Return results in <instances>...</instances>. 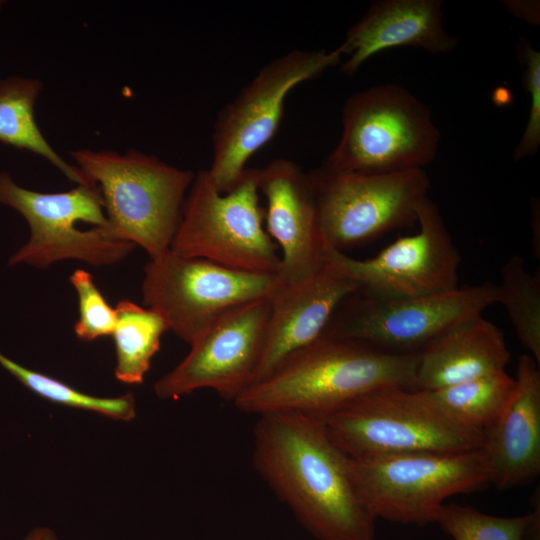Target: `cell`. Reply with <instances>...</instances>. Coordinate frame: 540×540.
<instances>
[{
  "mask_svg": "<svg viewBox=\"0 0 540 540\" xmlns=\"http://www.w3.org/2000/svg\"><path fill=\"white\" fill-rule=\"evenodd\" d=\"M257 473L317 540H374L376 519L352 486L348 457L320 419L296 413L258 416Z\"/></svg>",
  "mask_w": 540,
  "mask_h": 540,
  "instance_id": "6da1fadb",
  "label": "cell"
},
{
  "mask_svg": "<svg viewBox=\"0 0 540 540\" xmlns=\"http://www.w3.org/2000/svg\"><path fill=\"white\" fill-rule=\"evenodd\" d=\"M418 353L394 354L369 343L322 335L287 356L233 400L257 416L296 413L324 419L350 401L385 388L416 390Z\"/></svg>",
  "mask_w": 540,
  "mask_h": 540,
  "instance_id": "7a4b0ae2",
  "label": "cell"
},
{
  "mask_svg": "<svg viewBox=\"0 0 540 540\" xmlns=\"http://www.w3.org/2000/svg\"><path fill=\"white\" fill-rule=\"evenodd\" d=\"M71 156L99 189L106 217L99 228L106 237L140 246L150 258L170 250L192 171L136 150L78 149Z\"/></svg>",
  "mask_w": 540,
  "mask_h": 540,
  "instance_id": "3957f363",
  "label": "cell"
},
{
  "mask_svg": "<svg viewBox=\"0 0 540 540\" xmlns=\"http://www.w3.org/2000/svg\"><path fill=\"white\" fill-rule=\"evenodd\" d=\"M440 138L420 99L403 86L381 84L346 101L340 140L322 167L367 175L424 169L434 160Z\"/></svg>",
  "mask_w": 540,
  "mask_h": 540,
  "instance_id": "277c9868",
  "label": "cell"
},
{
  "mask_svg": "<svg viewBox=\"0 0 540 540\" xmlns=\"http://www.w3.org/2000/svg\"><path fill=\"white\" fill-rule=\"evenodd\" d=\"M348 473L359 500L375 517L403 525L435 523L453 495L491 484L484 449L410 452L348 457Z\"/></svg>",
  "mask_w": 540,
  "mask_h": 540,
  "instance_id": "5b68a950",
  "label": "cell"
},
{
  "mask_svg": "<svg viewBox=\"0 0 540 540\" xmlns=\"http://www.w3.org/2000/svg\"><path fill=\"white\" fill-rule=\"evenodd\" d=\"M322 422L349 458L481 448L483 431L454 420L420 390L385 388L362 395Z\"/></svg>",
  "mask_w": 540,
  "mask_h": 540,
  "instance_id": "8992f818",
  "label": "cell"
},
{
  "mask_svg": "<svg viewBox=\"0 0 540 540\" xmlns=\"http://www.w3.org/2000/svg\"><path fill=\"white\" fill-rule=\"evenodd\" d=\"M256 169L220 192L208 170L195 174L170 250L250 273L278 274L281 256L263 223Z\"/></svg>",
  "mask_w": 540,
  "mask_h": 540,
  "instance_id": "52a82bcc",
  "label": "cell"
},
{
  "mask_svg": "<svg viewBox=\"0 0 540 540\" xmlns=\"http://www.w3.org/2000/svg\"><path fill=\"white\" fill-rule=\"evenodd\" d=\"M0 204L16 210L30 228L29 240L9 259L45 269L76 259L107 266L124 259L135 246L106 237L103 200L97 186L76 185L57 193H42L18 185L10 173L0 172Z\"/></svg>",
  "mask_w": 540,
  "mask_h": 540,
  "instance_id": "ba28073f",
  "label": "cell"
},
{
  "mask_svg": "<svg viewBox=\"0 0 540 540\" xmlns=\"http://www.w3.org/2000/svg\"><path fill=\"white\" fill-rule=\"evenodd\" d=\"M342 58L340 50H292L265 65L220 112L213 130L208 173L226 193L240 181L249 159L278 131L289 93Z\"/></svg>",
  "mask_w": 540,
  "mask_h": 540,
  "instance_id": "9c48e42d",
  "label": "cell"
},
{
  "mask_svg": "<svg viewBox=\"0 0 540 540\" xmlns=\"http://www.w3.org/2000/svg\"><path fill=\"white\" fill-rule=\"evenodd\" d=\"M495 303L497 285L490 281L414 298H385L357 290L341 302L323 334L363 341L394 354L419 353Z\"/></svg>",
  "mask_w": 540,
  "mask_h": 540,
  "instance_id": "30bf717a",
  "label": "cell"
},
{
  "mask_svg": "<svg viewBox=\"0 0 540 540\" xmlns=\"http://www.w3.org/2000/svg\"><path fill=\"white\" fill-rule=\"evenodd\" d=\"M277 285V274L238 271L168 250L145 265L141 290L144 305L191 345L230 309L270 299Z\"/></svg>",
  "mask_w": 540,
  "mask_h": 540,
  "instance_id": "8fae6325",
  "label": "cell"
},
{
  "mask_svg": "<svg viewBox=\"0 0 540 540\" xmlns=\"http://www.w3.org/2000/svg\"><path fill=\"white\" fill-rule=\"evenodd\" d=\"M309 174L323 238L341 252L413 226L430 188L424 169L367 175L321 167Z\"/></svg>",
  "mask_w": 540,
  "mask_h": 540,
  "instance_id": "7c38bea8",
  "label": "cell"
},
{
  "mask_svg": "<svg viewBox=\"0 0 540 540\" xmlns=\"http://www.w3.org/2000/svg\"><path fill=\"white\" fill-rule=\"evenodd\" d=\"M419 230L390 243L376 256L354 259L328 244L326 262L352 280L358 290L385 298L437 295L459 287L460 253L436 204L425 198Z\"/></svg>",
  "mask_w": 540,
  "mask_h": 540,
  "instance_id": "4fadbf2b",
  "label": "cell"
},
{
  "mask_svg": "<svg viewBox=\"0 0 540 540\" xmlns=\"http://www.w3.org/2000/svg\"><path fill=\"white\" fill-rule=\"evenodd\" d=\"M270 299L236 306L213 322L192 343L188 355L154 385L160 399H177L212 389L234 400L254 381L261 359Z\"/></svg>",
  "mask_w": 540,
  "mask_h": 540,
  "instance_id": "5bb4252c",
  "label": "cell"
},
{
  "mask_svg": "<svg viewBox=\"0 0 540 540\" xmlns=\"http://www.w3.org/2000/svg\"><path fill=\"white\" fill-rule=\"evenodd\" d=\"M259 192L266 199V231L279 246L278 281L307 279L326 263V242L320 228L315 192L309 172L279 158L256 169Z\"/></svg>",
  "mask_w": 540,
  "mask_h": 540,
  "instance_id": "9a60e30c",
  "label": "cell"
},
{
  "mask_svg": "<svg viewBox=\"0 0 540 540\" xmlns=\"http://www.w3.org/2000/svg\"><path fill=\"white\" fill-rule=\"evenodd\" d=\"M357 290L352 280L328 262L302 281H278L270 298L264 347L252 384L266 377L287 356L322 336L341 302Z\"/></svg>",
  "mask_w": 540,
  "mask_h": 540,
  "instance_id": "2e32d148",
  "label": "cell"
},
{
  "mask_svg": "<svg viewBox=\"0 0 540 540\" xmlns=\"http://www.w3.org/2000/svg\"><path fill=\"white\" fill-rule=\"evenodd\" d=\"M515 390L498 419L483 431L491 484L521 487L540 473V370L530 354L517 360Z\"/></svg>",
  "mask_w": 540,
  "mask_h": 540,
  "instance_id": "e0dca14e",
  "label": "cell"
},
{
  "mask_svg": "<svg viewBox=\"0 0 540 540\" xmlns=\"http://www.w3.org/2000/svg\"><path fill=\"white\" fill-rule=\"evenodd\" d=\"M458 46L443 23L441 0H377L338 46L348 59L341 71L354 75L373 55L390 48L414 47L447 54Z\"/></svg>",
  "mask_w": 540,
  "mask_h": 540,
  "instance_id": "ac0fdd59",
  "label": "cell"
},
{
  "mask_svg": "<svg viewBox=\"0 0 540 540\" xmlns=\"http://www.w3.org/2000/svg\"><path fill=\"white\" fill-rule=\"evenodd\" d=\"M501 330L482 315L454 326L418 353L416 390H435L505 370Z\"/></svg>",
  "mask_w": 540,
  "mask_h": 540,
  "instance_id": "d6986e66",
  "label": "cell"
},
{
  "mask_svg": "<svg viewBox=\"0 0 540 540\" xmlns=\"http://www.w3.org/2000/svg\"><path fill=\"white\" fill-rule=\"evenodd\" d=\"M42 89V82L36 78L0 79V142L46 159L76 185L96 186L77 166L67 163L40 130L35 105Z\"/></svg>",
  "mask_w": 540,
  "mask_h": 540,
  "instance_id": "ffe728a7",
  "label": "cell"
},
{
  "mask_svg": "<svg viewBox=\"0 0 540 540\" xmlns=\"http://www.w3.org/2000/svg\"><path fill=\"white\" fill-rule=\"evenodd\" d=\"M115 312L116 325L111 335L116 354L115 377L125 384H141L168 326L156 311L127 299L117 304Z\"/></svg>",
  "mask_w": 540,
  "mask_h": 540,
  "instance_id": "44dd1931",
  "label": "cell"
},
{
  "mask_svg": "<svg viewBox=\"0 0 540 540\" xmlns=\"http://www.w3.org/2000/svg\"><path fill=\"white\" fill-rule=\"evenodd\" d=\"M516 381L506 370L451 386L422 391L448 416L468 427L484 431L508 405ZM421 391V390H420Z\"/></svg>",
  "mask_w": 540,
  "mask_h": 540,
  "instance_id": "7402d4cb",
  "label": "cell"
},
{
  "mask_svg": "<svg viewBox=\"0 0 540 540\" xmlns=\"http://www.w3.org/2000/svg\"><path fill=\"white\" fill-rule=\"evenodd\" d=\"M498 303L509 316L522 346L540 365V273L525 269L522 256H510L501 269Z\"/></svg>",
  "mask_w": 540,
  "mask_h": 540,
  "instance_id": "603a6c76",
  "label": "cell"
},
{
  "mask_svg": "<svg viewBox=\"0 0 540 540\" xmlns=\"http://www.w3.org/2000/svg\"><path fill=\"white\" fill-rule=\"evenodd\" d=\"M0 366L23 386L48 401L113 419L129 421L135 417L136 401L132 393L118 397H97L38 371L31 370L0 352Z\"/></svg>",
  "mask_w": 540,
  "mask_h": 540,
  "instance_id": "cb8c5ba5",
  "label": "cell"
},
{
  "mask_svg": "<svg viewBox=\"0 0 540 540\" xmlns=\"http://www.w3.org/2000/svg\"><path fill=\"white\" fill-rule=\"evenodd\" d=\"M530 513L500 517L471 506L443 504L435 523L453 540H527L533 523L540 518L539 499Z\"/></svg>",
  "mask_w": 540,
  "mask_h": 540,
  "instance_id": "d4e9b609",
  "label": "cell"
},
{
  "mask_svg": "<svg viewBox=\"0 0 540 540\" xmlns=\"http://www.w3.org/2000/svg\"><path fill=\"white\" fill-rule=\"evenodd\" d=\"M78 295L79 318L74 332L79 340L91 342L112 335L116 325V312L96 286L93 276L83 270H75L69 277Z\"/></svg>",
  "mask_w": 540,
  "mask_h": 540,
  "instance_id": "484cf974",
  "label": "cell"
},
{
  "mask_svg": "<svg viewBox=\"0 0 540 540\" xmlns=\"http://www.w3.org/2000/svg\"><path fill=\"white\" fill-rule=\"evenodd\" d=\"M518 54L524 65L523 86L530 96L528 120L514 150L515 161L535 155L540 147V52L531 43L520 38Z\"/></svg>",
  "mask_w": 540,
  "mask_h": 540,
  "instance_id": "4316f807",
  "label": "cell"
},
{
  "mask_svg": "<svg viewBox=\"0 0 540 540\" xmlns=\"http://www.w3.org/2000/svg\"><path fill=\"white\" fill-rule=\"evenodd\" d=\"M503 5L514 17L523 20L531 25H539L540 5L539 1L530 0H505Z\"/></svg>",
  "mask_w": 540,
  "mask_h": 540,
  "instance_id": "83f0119b",
  "label": "cell"
},
{
  "mask_svg": "<svg viewBox=\"0 0 540 540\" xmlns=\"http://www.w3.org/2000/svg\"><path fill=\"white\" fill-rule=\"evenodd\" d=\"M24 540H57L55 533L48 527L32 529Z\"/></svg>",
  "mask_w": 540,
  "mask_h": 540,
  "instance_id": "f1b7e54d",
  "label": "cell"
},
{
  "mask_svg": "<svg viewBox=\"0 0 540 540\" xmlns=\"http://www.w3.org/2000/svg\"><path fill=\"white\" fill-rule=\"evenodd\" d=\"M3 4H4V2L0 0V10H1L2 7H3Z\"/></svg>",
  "mask_w": 540,
  "mask_h": 540,
  "instance_id": "f546056e",
  "label": "cell"
}]
</instances>
